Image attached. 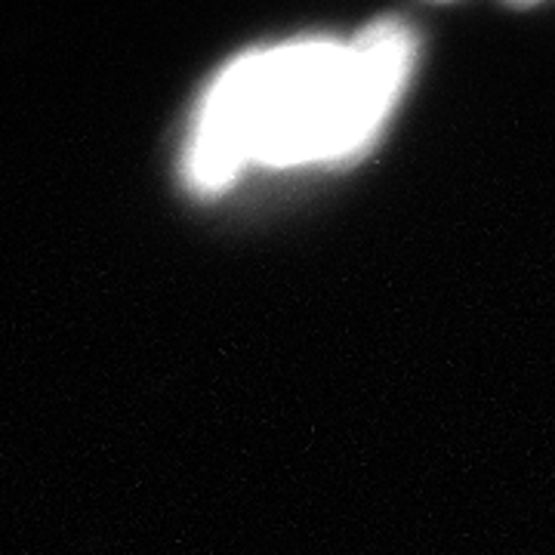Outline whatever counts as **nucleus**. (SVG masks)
<instances>
[{"label":"nucleus","mask_w":555,"mask_h":555,"mask_svg":"<svg viewBox=\"0 0 555 555\" xmlns=\"http://www.w3.org/2000/svg\"><path fill=\"white\" fill-rule=\"evenodd\" d=\"M411 62L414 40L392 22L352 43L299 40L241 56L201 102L185 177L214 192L247 164L346 158L377 133Z\"/></svg>","instance_id":"f257e3e1"}]
</instances>
